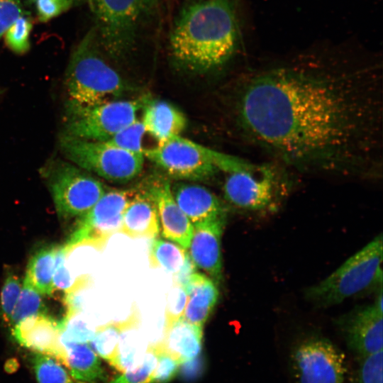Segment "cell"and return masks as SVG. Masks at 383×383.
Here are the masks:
<instances>
[{"mask_svg": "<svg viewBox=\"0 0 383 383\" xmlns=\"http://www.w3.org/2000/svg\"><path fill=\"white\" fill-rule=\"evenodd\" d=\"M285 169L277 163L240 159L225 174L223 190L231 204L248 211L275 210L289 190Z\"/></svg>", "mask_w": 383, "mask_h": 383, "instance_id": "obj_4", "label": "cell"}, {"mask_svg": "<svg viewBox=\"0 0 383 383\" xmlns=\"http://www.w3.org/2000/svg\"><path fill=\"white\" fill-rule=\"evenodd\" d=\"M187 255L186 249L158 237L152 239L150 243L148 260L152 269H162L174 274L183 266Z\"/></svg>", "mask_w": 383, "mask_h": 383, "instance_id": "obj_25", "label": "cell"}, {"mask_svg": "<svg viewBox=\"0 0 383 383\" xmlns=\"http://www.w3.org/2000/svg\"><path fill=\"white\" fill-rule=\"evenodd\" d=\"M21 287L18 277L13 273H8L1 292L0 314L3 321L9 325L18 300Z\"/></svg>", "mask_w": 383, "mask_h": 383, "instance_id": "obj_32", "label": "cell"}, {"mask_svg": "<svg viewBox=\"0 0 383 383\" xmlns=\"http://www.w3.org/2000/svg\"><path fill=\"white\" fill-rule=\"evenodd\" d=\"M94 28L105 53L114 59L128 55L136 45L155 0H89Z\"/></svg>", "mask_w": 383, "mask_h": 383, "instance_id": "obj_6", "label": "cell"}, {"mask_svg": "<svg viewBox=\"0 0 383 383\" xmlns=\"http://www.w3.org/2000/svg\"><path fill=\"white\" fill-rule=\"evenodd\" d=\"M339 325L348 348L358 357L382 350V311L374 305L350 312Z\"/></svg>", "mask_w": 383, "mask_h": 383, "instance_id": "obj_13", "label": "cell"}, {"mask_svg": "<svg viewBox=\"0 0 383 383\" xmlns=\"http://www.w3.org/2000/svg\"><path fill=\"white\" fill-rule=\"evenodd\" d=\"M135 191H105L94 206L79 218L77 226L64 245L70 253L79 246L103 250L111 237L119 233L123 215Z\"/></svg>", "mask_w": 383, "mask_h": 383, "instance_id": "obj_10", "label": "cell"}, {"mask_svg": "<svg viewBox=\"0 0 383 383\" xmlns=\"http://www.w3.org/2000/svg\"><path fill=\"white\" fill-rule=\"evenodd\" d=\"M148 99L111 100L93 106L65 103L62 135L106 141L137 119Z\"/></svg>", "mask_w": 383, "mask_h": 383, "instance_id": "obj_8", "label": "cell"}, {"mask_svg": "<svg viewBox=\"0 0 383 383\" xmlns=\"http://www.w3.org/2000/svg\"><path fill=\"white\" fill-rule=\"evenodd\" d=\"M104 53L95 30H90L73 52L65 72L67 102L93 106L115 100L128 90Z\"/></svg>", "mask_w": 383, "mask_h": 383, "instance_id": "obj_3", "label": "cell"}, {"mask_svg": "<svg viewBox=\"0 0 383 383\" xmlns=\"http://www.w3.org/2000/svg\"><path fill=\"white\" fill-rule=\"evenodd\" d=\"M145 133L142 121L137 118L106 142L125 150L143 152L142 141Z\"/></svg>", "mask_w": 383, "mask_h": 383, "instance_id": "obj_30", "label": "cell"}, {"mask_svg": "<svg viewBox=\"0 0 383 383\" xmlns=\"http://www.w3.org/2000/svg\"><path fill=\"white\" fill-rule=\"evenodd\" d=\"M69 254L65 245L57 246L55 253L53 284L55 289L67 292L72 286L71 277L65 262Z\"/></svg>", "mask_w": 383, "mask_h": 383, "instance_id": "obj_38", "label": "cell"}, {"mask_svg": "<svg viewBox=\"0 0 383 383\" xmlns=\"http://www.w3.org/2000/svg\"><path fill=\"white\" fill-rule=\"evenodd\" d=\"M239 37L234 0H190L175 18L169 49L181 67L206 72L232 59Z\"/></svg>", "mask_w": 383, "mask_h": 383, "instance_id": "obj_2", "label": "cell"}, {"mask_svg": "<svg viewBox=\"0 0 383 383\" xmlns=\"http://www.w3.org/2000/svg\"><path fill=\"white\" fill-rule=\"evenodd\" d=\"M35 4L38 19L47 22L69 9L79 0H26Z\"/></svg>", "mask_w": 383, "mask_h": 383, "instance_id": "obj_37", "label": "cell"}, {"mask_svg": "<svg viewBox=\"0 0 383 383\" xmlns=\"http://www.w3.org/2000/svg\"><path fill=\"white\" fill-rule=\"evenodd\" d=\"M61 345L64 350L62 364L74 379L84 383H104L107 380L99 356L88 343Z\"/></svg>", "mask_w": 383, "mask_h": 383, "instance_id": "obj_22", "label": "cell"}, {"mask_svg": "<svg viewBox=\"0 0 383 383\" xmlns=\"http://www.w3.org/2000/svg\"><path fill=\"white\" fill-rule=\"evenodd\" d=\"M31 363L38 383H84L74 379L63 365L52 356L35 353Z\"/></svg>", "mask_w": 383, "mask_h": 383, "instance_id": "obj_27", "label": "cell"}, {"mask_svg": "<svg viewBox=\"0 0 383 383\" xmlns=\"http://www.w3.org/2000/svg\"><path fill=\"white\" fill-rule=\"evenodd\" d=\"M72 317L63 318L60 321V344L84 343L90 342L95 329L91 328L87 323Z\"/></svg>", "mask_w": 383, "mask_h": 383, "instance_id": "obj_31", "label": "cell"}, {"mask_svg": "<svg viewBox=\"0 0 383 383\" xmlns=\"http://www.w3.org/2000/svg\"><path fill=\"white\" fill-rule=\"evenodd\" d=\"M187 302V294L184 288L179 284L173 283L167 295L163 326L168 325L182 318Z\"/></svg>", "mask_w": 383, "mask_h": 383, "instance_id": "obj_36", "label": "cell"}, {"mask_svg": "<svg viewBox=\"0 0 383 383\" xmlns=\"http://www.w3.org/2000/svg\"><path fill=\"white\" fill-rule=\"evenodd\" d=\"M290 365L297 383H345V355L326 338H311L299 344L291 355Z\"/></svg>", "mask_w": 383, "mask_h": 383, "instance_id": "obj_12", "label": "cell"}, {"mask_svg": "<svg viewBox=\"0 0 383 383\" xmlns=\"http://www.w3.org/2000/svg\"><path fill=\"white\" fill-rule=\"evenodd\" d=\"M129 330L123 332L121 336L116 357L112 363L116 369L121 372L137 368L143 362L148 350L140 340Z\"/></svg>", "mask_w": 383, "mask_h": 383, "instance_id": "obj_26", "label": "cell"}, {"mask_svg": "<svg viewBox=\"0 0 383 383\" xmlns=\"http://www.w3.org/2000/svg\"><path fill=\"white\" fill-rule=\"evenodd\" d=\"M172 191L177 205L193 225L226 218L222 201L204 187L179 183L172 187Z\"/></svg>", "mask_w": 383, "mask_h": 383, "instance_id": "obj_17", "label": "cell"}, {"mask_svg": "<svg viewBox=\"0 0 383 383\" xmlns=\"http://www.w3.org/2000/svg\"><path fill=\"white\" fill-rule=\"evenodd\" d=\"M204 363L200 355L194 358L184 360L179 365L178 373L181 378L192 382L199 378L204 369Z\"/></svg>", "mask_w": 383, "mask_h": 383, "instance_id": "obj_40", "label": "cell"}, {"mask_svg": "<svg viewBox=\"0 0 383 383\" xmlns=\"http://www.w3.org/2000/svg\"><path fill=\"white\" fill-rule=\"evenodd\" d=\"M23 14L21 0H0V39L11 24Z\"/></svg>", "mask_w": 383, "mask_h": 383, "instance_id": "obj_39", "label": "cell"}, {"mask_svg": "<svg viewBox=\"0 0 383 383\" xmlns=\"http://www.w3.org/2000/svg\"><path fill=\"white\" fill-rule=\"evenodd\" d=\"M184 288L187 302L182 318L203 327L218 301L217 284L206 274L195 272Z\"/></svg>", "mask_w": 383, "mask_h": 383, "instance_id": "obj_20", "label": "cell"}, {"mask_svg": "<svg viewBox=\"0 0 383 383\" xmlns=\"http://www.w3.org/2000/svg\"><path fill=\"white\" fill-rule=\"evenodd\" d=\"M32 30L30 18L23 14L18 18L4 33L9 48L16 54L22 55L30 49V34Z\"/></svg>", "mask_w": 383, "mask_h": 383, "instance_id": "obj_29", "label": "cell"}, {"mask_svg": "<svg viewBox=\"0 0 383 383\" xmlns=\"http://www.w3.org/2000/svg\"><path fill=\"white\" fill-rule=\"evenodd\" d=\"M157 360L155 352L148 347L144 359L137 368L123 372L110 383H151Z\"/></svg>", "mask_w": 383, "mask_h": 383, "instance_id": "obj_34", "label": "cell"}, {"mask_svg": "<svg viewBox=\"0 0 383 383\" xmlns=\"http://www.w3.org/2000/svg\"><path fill=\"white\" fill-rule=\"evenodd\" d=\"M246 140L302 173L376 179L382 167V86L377 67L309 57L258 68L240 83Z\"/></svg>", "mask_w": 383, "mask_h": 383, "instance_id": "obj_1", "label": "cell"}, {"mask_svg": "<svg viewBox=\"0 0 383 383\" xmlns=\"http://www.w3.org/2000/svg\"><path fill=\"white\" fill-rule=\"evenodd\" d=\"M226 218L194 224L189 256L217 285L222 279L221 241Z\"/></svg>", "mask_w": 383, "mask_h": 383, "instance_id": "obj_14", "label": "cell"}, {"mask_svg": "<svg viewBox=\"0 0 383 383\" xmlns=\"http://www.w3.org/2000/svg\"><path fill=\"white\" fill-rule=\"evenodd\" d=\"M56 248L48 246L40 249L28 262L24 279L40 294L51 295L55 291L53 272Z\"/></svg>", "mask_w": 383, "mask_h": 383, "instance_id": "obj_24", "label": "cell"}, {"mask_svg": "<svg viewBox=\"0 0 383 383\" xmlns=\"http://www.w3.org/2000/svg\"><path fill=\"white\" fill-rule=\"evenodd\" d=\"M215 150L181 135L174 136L155 147L145 149V157L157 165L170 177L177 179L202 180L214 176Z\"/></svg>", "mask_w": 383, "mask_h": 383, "instance_id": "obj_11", "label": "cell"}, {"mask_svg": "<svg viewBox=\"0 0 383 383\" xmlns=\"http://www.w3.org/2000/svg\"><path fill=\"white\" fill-rule=\"evenodd\" d=\"M151 349L155 352L157 359L151 377V383L169 382L178 373L181 362L167 353L160 345Z\"/></svg>", "mask_w": 383, "mask_h": 383, "instance_id": "obj_35", "label": "cell"}, {"mask_svg": "<svg viewBox=\"0 0 383 383\" xmlns=\"http://www.w3.org/2000/svg\"><path fill=\"white\" fill-rule=\"evenodd\" d=\"M383 350L359 357L357 383H382Z\"/></svg>", "mask_w": 383, "mask_h": 383, "instance_id": "obj_33", "label": "cell"}, {"mask_svg": "<svg viewBox=\"0 0 383 383\" xmlns=\"http://www.w3.org/2000/svg\"><path fill=\"white\" fill-rule=\"evenodd\" d=\"M143 109L141 121L145 132L153 137L157 144L181 135L187 126L185 115L167 101L148 100Z\"/></svg>", "mask_w": 383, "mask_h": 383, "instance_id": "obj_19", "label": "cell"}, {"mask_svg": "<svg viewBox=\"0 0 383 383\" xmlns=\"http://www.w3.org/2000/svg\"><path fill=\"white\" fill-rule=\"evenodd\" d=\"M146 192L156 206L163 238L188 249L194 226L177 205L170 182H156Z\"/></svg>", "mask_w": 383, "mask_h": 383, "instance_id": "obj_15", "label": "cell"}, {"mask_svg": "<svg viewBox=\"0 0 383 383\" xmlns=\"http://www.w3.org/2000/svg\"><path fill=\"white\" fill-rule=\"evenodd\" d=\"M382 245L380 234L328 277L309 287L307 299L318 306H329L382 284Z\"/></svg>", "mask_w": 383, "mask_h": 383, "instance_id": "obj_5", "label": "cell"}, {"mask_svg": "<svg viewBox=\"0 0 383 383\" xmlns=\"http://www.w3.org/2000/svg\"><path fill=\"white\" fill-rule=\"evenodd\" d=\"M60 148L69 162L111 182L123 183L132 180L143 167V152L125 150L106 141L62 135Z\"/></svg>", "mask_w": 383, "mask_h": 383, "instance_id": "obj_7", "label": "cell"}, {"mask_svg": "<svg viewBox=\"0 0 383 383\" xmlns=\"http://www.w3.org/2000/svg\"><path fill=\"white\" fill-rule=\"evenodd\" d=\"M45 309L41 294L24 279L9 326L12 328L28 317L46 313Z\"/></svg>", "mask_w": 383, "mask_h": 383, "instance_id": "obj_28", "label": "cell"}, {"mask_svg": "<svg viewBox=\"0 0 383 383\" xmlns=\"http://www.w3.org/2000/svg\"><path fill=\"white\" fill-rule=\"evenodd\" d=\"M196 268L188 254L183 266L179 272L173 274V283L179 284L184 287L192 274L196 272Z\"/></svg>", "mask_w": 383, "mask_h": 383, "instance_id": "obj_41", "label": "cell"}, {"mask_svg": "<svg viewBox=\"0 0 383 383\" xmlns=\"http://www.w3.org/2000/svg\"><path fill=\"white\" fill-rule=\"evenodd\" d=\"M160 233L156 206L146 192H135L123 215L119 233L131 239H153Z\"/></svg>", "mask_w": 383, "mask_h": 383, "instance_id": "obj_18", "label": "cell"}, {"mask_svg": "<svg viewBox=\"0 0 383 383\" xmlns=\"http://www.w3.org/2000/svg\"><path fill=\"white\" fill-rule=\"evenodd\" d=\"M140 323V313L134 304L126 318L111 321L96 327L89 342L90 346L98 356L112 365L117 355L122 333L129 330H137Z\"/></svg>", "mask_w": 383, "mask_h": 383, "instance_id": "obj_23", "label": "cell"}, {"mask_svg": "<svg viewBox=\"0 0 383 383\" xmlns=\"http://www.w3.org/2000/svg\"><path fill=\"white\" fill-rule=\"evenodd\" d=\"M41 171L56 211L63 218H81L106 191L91 173L68 160H52Z\"/></svg>", "mask_w": 383, "mask_h": 383, "instance_id": "obj_9", "label": "cell"}, {"mask_svg": "<svg viewBox=\"0 0 383 383\" xmlns=\"http://www.w3.org/2000/svg\"><path fill=\"white\" fill-rule=\"evenodd\" d=\"M202 338V326L192 324L181 318L163 326L162 339L159 345L182 362L201 354Z\"/></svg>", "mask_w": 383, "mask_h": 383, "instance_id": "obj_21", "label": "cell"}, {"mask_svg": "<svg viewBox=\"0 0 383 383\" xmlns=\"http://www.w3.org/2000/svg\"><path fill=\"white\" fill-rule=\"evenodd\" d=\"M11 331L21 346L62 362L64 350L60 341V321L47 313H40L23 319L12 327Z\"/></svg>", "mask_w": 383, "mask_h": 383, "instance_id": "obj_16", "label": "cell"}]
</instances>
